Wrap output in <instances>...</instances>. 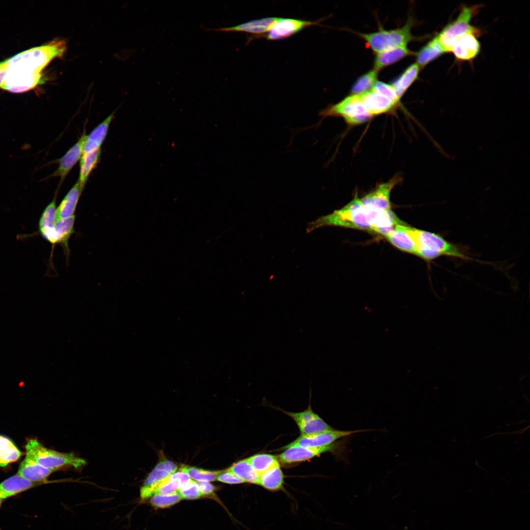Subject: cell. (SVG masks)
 <instances>
[{
  "label": "cell",
  "mask_w": 530,
  "mask_h": 530,
  "mask_svg": "<svg viewBox=\"0 0 530 530\" xmlns=\"http://www.w3.org/2000/svg\"><path fill=\"white\" fill-rule=\"evenodd\" d=\"M180 487L178 482L170 477L162 481L154 491V495H166L177 492Z\"/></svg>",
  "instance_id": "obj_37"
},
{
  "label": "cell",
  "mask_w": 530,
  "mask_h": 530,
  "mask_svg": "<svg viewBox=\"0 0 530 530\" xmlns=\"http://www.w3.org/2000/svg\"><path fill=\"white\" fill-rule=\"evenodd\" d=\"M445 53L435 36L416 53V63L423 68Z\"/></svg>",
  "instance_id": "obj_29"
},
{
  "label": "cell",
  "mask_w": 530,
  "mask_h": 530,
  "mask_svg": "<svg viewBox=\"0 0 530 530\" xmlns=\"http://www.w3.org/2000/svg\"><path fill=\"white\" fill-rule=\"evenodd\" d=\"M66 47L64 40L55 39L22 52L6 59L7 66L41 72L53 59L62 56Z\"/></svg>",
  "instance_id": "obj_2"
},
{
  "label": "cell",
  "mask_w": 530,
  "mask_h": 530,
  "mask_svg": "<svg viewBox=\"0 0 530 530\" xmlns=\"http://www.w3.org/2000/svg\"><path fill=\"white\" fill-rule=\"evenodd\" d=\"M414 53L402 46L377 53L374 61V69L376 72L393 64L405 57L413 54Z\"/></svg>",
  "instance_id": "obj_23"
},
{
  "label": "cell",
  "mask_w": 530,
  "mask_h": 530,
  "mask_svg": "<svg viewBox=\"0 0 530 530\" xmlns=\"http://www.w3.org/2000/svg\"><path fill=\"white\" fill-rule=\"evenodd\" d=\"M384 237L401 251L416 254V245L412 233V227L403 224L396 225Z\"/></svg>",
  "instance_id": "obj_19"
},
{
  "label": "cell",
  "mask_w": 530,
  "mask_h": 530,
  "mask_svg": "<svg viewBox=\"0 0 530 530\" xmlns=\"http://www.w3.org/2000/svg\"><path fill=\"white\" fill-rule=\"evenodd\" d=\"M357 95L371 116L389 112L399 104L373 90Z\"/></svg>",
  "instance_id": "obj_17"
},
{
  "label": "cell",
  "mask_w": 530,
  "mask_h": 530,
  "mask_svg": "<svg viewBox=\"0 0 530 530\" xmlns=\"http://www.w3.org/2000/svg\"><path fill=\"white\" fill-rule=\"evenodd\" d=\"M2 500H3V499H2L0 498V505L2 503Z\"/></svg>",
  "instance_id": "obj_44"
},
{
  "label": "cell",
  "mask_w": 530,
  "mask_h": 530,
  "mask_svg": "<svg viewBox=\"0 0 530 530\" xmlns=\"http://www.w3.org/2000/svg\"><path fill=\"white\" fill-rule=\"evenodd\" d=\"M320 21H311L288 18H279L265 36L269 40H282L291 37L306 27L318 25Z\"/></svg>",
  "instance_id": "obj_12"
},
{
  "label": "cell",
  "mask_w": 530,
  "mask_h": 530,
  "mask_svg": "<svg viewBox=\"0 0 530 530\" xmlns=\"http://www.w3.org/2000/svg\"><path fill=\"white\" fill-rule=\"evenodd\" d=\"M86 137V135L83 134L63 157L55 161L58 163V167L48 178L60 177L61 181H63L73 167L80 159Z\"/></svg>",
  "instance_id": "obj_16"
},
{
  "label": "cell",
  "mask_w": 530,
  "mask_h": 530,
  "mask_svg": "<svg viewBox=\"0 0 530 530\" xmlns=\"http://www.w3.org/2000/svg\"><path fill=\"white\" fill-rule=\"evenodd\" d=\"M22 453L14 443L6 437L0 435V467H4L17 461Z\"/></svg>",
  "instance_id": "obj_31"
},
{
  "label": "cell",
  "mask_w": 530,
  "mask_h": 530,
  "mask_svg": "<svg viewBox=\"0 0 530 530\" xmlns=\"http://www.w3.org/2000/svg\"><path fill=\"white\" fill-rule=\"evenodd\" d=\"M182 499L178 492L166 495H154L150 500V503L158 508H165L176 504Z\"/></svg>",
  "instance_id": "obj_36"
},
{
  "label": "cell",
  "mask_w": 530,
  "mask_h": 530,
  "mask_svg": "<svg viewBox=\"0 0 530 530\" xmlns=\"http://www.w3.org/2000/svg\"><path fill=\"white\" fill-rule=\"evenodd\" d=\"M339 446L336 444L311 448L288 444L282 449L285 450L278 456L279 462L284 464H291L304 462L327 452H335Z\"/></svg>",
  "instance_id": "obj_9"
},
{
  "label": "cell",
  "mask_w": 530,
  "mask_h": 530,
  "mask_svg": "<svg viewBox=\"0 0 530 530\" xmlns=\"http://www.w3.org/2000/svg\"><path fill=\"white\" fill-rule=\"evenodd\" d=\"M178 492L182 499H196L202 496L197 482L192 480L186 485L179 488Z\"/></svg>",
  "instance_id": "obj_39"
},
{
  "label": "cell",
  "mask_w": 530,
  "mask_h": 530,
  "mask_svg": "<svg viewBox=\"0 0 530 530\" xmlns=\"http://www.w3.org/2000/svg\"><path fill=\"white\" fill-rule=\"evenodd\" d=\"M379 211L366 208L360 199L355 196L342 208L309 222L306 232L310 233L324 226H334L373 232L375 219Z\"/></svg>",
  "instance_id": "obj_1"
},
{
  "label": "cell",
  "mask_w": 530,
  "mask_h": 530,
  "mask_svg": "<svg viewBox=\"0 0 530 530\" xmlns=\"http://www.w3.org/2000/svg\"><path fill=\"white\" fill-rule=\"evenodd\" d=\"M83 189L78 181L56 208V220L75 215L77 206Z\"/></svg>",
  "instance_id": "obj_21"
},
{
  "label": "cell",
  "mask_w": 530,
  "mask_h": 530,
  "mask_svg": "<svg viewBox=\"0 0 530 530\" xmlns=\"http://www.w3.org/2000/svg\"><path fill=\"white\" fill-rule=\"evenodd\" d=\"M56 196L45 208L39 221V231L53 228L56 221Z\"/></svg>",
  "instance_id": "obj_34"
},
{
  "label": "cell",
  "mask_w": 530,
  "mask_h": 530,
  "mask_svg": "<svg viewBox=\"0 0 530 530\" xmlns=\"http://www.w3.org/2000/svg\"><path fill=\"white\" fill-rule=\"evenodd\" d=\"M101 154V148L82 153L80 159V170L78 180L82 188H84L91 172L97 165Z\"/></svg>",
  "instance_id": "obj_28"
},
{
  "label": "cell",
  "mask_w": 530,
  "mask_h": 530,
  "mask_svg": "<svg viewBox=\"0 0 530 530\" xmlns=\"http://www.w3.org/2000/svg\"><path fill=\"white\" fill-rule=\"evenodd\" d=\"M412 233L416 245L415 255L426 261L441 256L471 260L459 247L439 234L412 227Z\"/></svg>",
  "instance_id": "obj_3"
},
{
  "label": "cell",
  "mask_w": 530,
  "mask_h": 530,
  "mask_svg": "<svg viewBox=\"0 0 530 530\" xmlns=\"http://www.w3.org/2000/svg\"><path fill=\"white\" fill-rule=\"evenodd\" d=\"M76 215L56 220L54 228L59 238V244L62 247L64 254L68 258L70 255L69 240L74 233V225Z\"/></svg>",
  "instance_id": "obj_27"
},
{
  "label": "cell",
  "mask_w": 530,
  "mask_h": 530,
  "mask_svg": "<svg viewBox=\"0 0 530 530\" xmlns=\"http://www.w3.org/2000/svg\"><path fill=\"white\" fill-rule=\"evenodd\" d=\"M377 72L374 70L361 76L351 87V95H357L371 90L377 81Z\"/></svg>",
  "instance_id": "obj_33"
},
{
  "label": "cell",
  "mask_w": 530,
  "mask_h": 530,
  "mask_svg": "<svg viewBox=\"0 0 530 530\" xmlns=\"http://www.w3.org/2000/svg\"><path fill=\"white\" fill-rule=\"evenodd\" d=\"M177 467L172 462L163 460L150 473L141 487L140 491L142 500L148 499L154 494L158 485L164 479L176 472Z\"/></svg>",
  "instance_id": "obj_15"
},
{
  "label": "cell",
  "mask_w": 530,
  "mask_h": 530,
  "mask_svg": "<svg viewBox=\"0 0 530 530\" xmlns=\"http://www.w3.org/2000/svg\"><path fill=\"white\" fill-rule=\"evenodd\" d=\"M400 180L399 176H395L386 183L382 184L373 191L360 199L367 208L375 211L391 209L390 196L391 190Z\"/></svg>",
  "instance_id": "obj_13"
},
{
  "label": "cell",
  "mask_w": 530,
  "mask_h": 530,
  "mask_svg": "<svg viewBox=\"0 0 530 530\" xmlns=\"http://www.w3.org/2000/svg\"><path fill=\"white\" fill-rule=\"evenodd\" d=\"M53 472L26 455L21 462L17 474L31 481L38 483L46 480Z\"/></svg>",
  "instance_id": "obj_20"
},
{
  "label": "cell",
  "mask_w": 530,
  "mask_h": 530,
  "mask_svg": "<svg viewBox=\"0 0 530 530\" xmlns=\"http://www.w3.org/2000/svg\"><path fill=\"white\" fill-rule=\"evenodd\" d=\"M189 477L198 481H213L221 471H210L195 467H183Z\"/></svg>",
  "instance_id": "obj_35"
},
{
  "label": "cell",
  "mask_w": 530,
  "mask_h": 530,
  "mask_svg": "<svg viewBox=\"0 0 530 530\" xmlns=\"http://www.w3.org/2000/svg\"><path fill=\"white\" fill-rule=\"evenodd\" d=\"M170 477L178 482L180 485L179 488L186 485L191 480L183 467H182L178 471L173 473L170 476Z\"/></svg>",
  "instance_id": "obj_41"
},
{
  "label": "cell",
  "mask_w": 530,
  "mask_h": 530,
  "mask_svg": "<svg viewBox=\"0 0 530 530\" xmlns=\"http://www.w3.org/2000/svg\"><path fill=\"white\" fill-rule=\"evenodd\" d=\"M284 475L280 464L260 475L259 485L265 489L275 492L282 490L284 488Z\"/></svg>",
  "instance_id": "obj_25"
},
{
  "label": "cell",
  "mask_w": 530,
  "mask_h": 530,
  "mask_svg": "<svg viewBox=\"0 0 530 530\" xmlns=\"http://www.w3.org/2000/svg\"><path fill=\"white\" fill-rule=\"evenodd\" d=\"M197 483L201 495H211L215 491V486L209 481H198Z\"/></svg>",
  "instance_id": "obj_42"
},
{
  "label": "cell",
  "mask_w": 530,
  "mask_h": 530,
  "mask_svg": "<svg viewBox=\"0 0 530 530\" xmlns=\"http://www.w3.org/2000/svg\"><path fill=\"white\" fill-rule=\"evenodd\" d=\"M278 19V17L264 18L249 21L232 26L219 27L212 29V30L225 32H242L253 35H263L268 32Z\"/></svg>",
  "instance_id": "obj_18"
},
{
  "label": "cell",
  "mask_w": 530,
  "mask_h": 530,
  "mask_svg": "<svg viewBox=\"0 0 530 530\" xmlns=\"http://www.w3.org/2000/svg\"><path fill=\"white\" fill-rule=\"evenodd\" d=\"M247 459L259 475L280 464L278 456L268 453L254 454Z\"/></svg>",
  "instance_id": "obj_32"
},
{
  "label": "cell",
  "mask_w": 530,
  "mask_h": 530,
  "mask_svg": "<svg viewBox=\"0 0 530 530\" xmlns=\"http://www.w3.org/2000/svg\"><path fill=\"white\" fill-rule=\"evenodd\" d=\"M7 64L6 60L0 62V70L4 68Z\"/></svg>",
  "instance_id": "obj_43"
},
{
  "label": "cell",
  "mask_w": 530,
  "mask_h": 530,
  "mask_svg": "<svg viewBox=\"0 0 530 530\" xmlns=\"http://www.w3.org/2000/svg\"><path fill=\"white\" fill-rule=\"evenodd\" d=\"M371 90H373L382 96L399 103L400 99L397 95L394 89L391 85L377 80Z\"/></svg>",
  "instance_id": "obj_38"
},
{
  "label": "cell",
  "mask_w": 530,
  "mask_h": 530,
  "mask_svg": "<svg viewBox=\"0 0 530 530\" xmlns=\"http://www.w3.org/2000/svg\"><path fill=\"white\" fill-rule=\"evenodd\" d=\"M413 24L414 21L410 17L401 27L390 30L380 28L377 31L359 33V35L377 53L398 47L406 46L414 39L411 31Z\"/></svg>",
  "instance_id": "obj_5"
},
{
  "label": "cell",
  "mask_w": 530,
  "mask_h": 530,
  "mask_svg": "<svg viewBox=\"0 0 530 530\" xmlns=\"http://www.w3.org/2000/svg\"><path fill=\"white\" fill-rule=\"evenodd\" d=\"M283 411L295 422L301 435H311L333 429L312 410L310 404L302 412Z\"/></svg>",
  "instance_id": "obj_10"
},
{
  "label": "cell",
  "mask_w": 530,
  "mask_h": 530,
  "mask_svg": "<svg viewBox=\"0 0 530 530\" xmlns=\"http://www.w3.org/2000/svg\"><path fill=\"white\" fill-rule=\"evenodd\" d=\"M371 430L372 429L339 430L333 428L311 435H301L300 436L289 444L311 448L320 447L330 445L333 444L337 440L355 433Z\"/></svg>",
  "instance_id": "obj_11"
},
{
  "label": "cell",
  "mask_w": 530,
  "mask_h": 530,
  "mask_svg": "<svg viewBox=\"0 0 530 530\" xmlns=\"http://www.w3.org/2000/svg\"><path fill=\"white\" fill-rule=\"evenodd\" d=\"M36 482L27 480L18 474L15 475L0 483V498L6 499L36 485Z\"/></svg>",
  "instance_id": "obj_22"
},
{
  "label": "cell",
  "mask_w": 530,
  "mask_h": 530,
  "mask_svg": "<svg viewBox=\"0 0 530 530\" xmlns=\"http://www.w3.org/2000/svg\"><path fill=\"white\" fill-rule=\"evenodd\" d=\"M217 479L220 482L231 484L244 483L242 480L228 469L223 472L221 471L217 476Z\"/></svg>",
  "instance_id": "obj_40"
},
{
  "label": "cell",
  "mask_w": 530,
  "mask_h": 530,
  "mask_svg": "<svg viewBox=\"0 0 530 530\" xmlns=\"http://www.w3.org/2000/svg\"><path fill=\"white\" fill-rule=\"evenodd\" d=\"M41 77V72L6 65L5 80L1 88L13 93L26 92L37 85Z\"/></svg>",
  "instance_id": "obj_8"
},
{
  "label": "cell",
  "mask_w": 530,
  "mask_h": 530,
  "mask_svg": "<svg viewBox=\"0 0 530 530\" xmlns=\"http://www.w3.org/2000/svg\"><path fill=\"white\" fill-rule=\"evenodd\" d=\"M26 455L36 463L54 471L62 467L70 466L79 468L86 461L73 453H63L44 447L35 439L28 440L25 445Z\"/></svg>",
  "instance_id": "obj_4"
},
{
  "label": "cell",
  "mask_w": 530,
  "mask_h": 530,
  "mask_svg": "<svg viewBox=\"0 0 530 530\" xmlns=\"http://www.w3.org/2000/svg\"><path fill=\"white\" fill-rule=\"evenodd\" d=\"M228 470L240 478L244 483L258 484L260 475L254 470L247 458L234 463Z\"/></svg>",
  "instance_id": "obj_30"
},
{
  "label": "cell",
  "mask_w": 530,
  "mask_h": 530,
  "mask_svg": "<svg viewBox=\"0 0 530 530\" xmlns=\"http://www.w3.org/2000/svg\"><path fill=\"white\" fill-rule=\"evenodd\" d=\"M480 5H463L455 19L448 24L436 36L445 53H450L456 38L468 32H479V28L471 25L472 19L477 14Z\"/></svg>",
  "instance_id": "obj_6"
},
{
  "label": "cell",
  "mask_w": 530,
  "mask_h": 530,
  "mask_svg": "<svg viewBox=\"0 0 530 530\" xmlns=\"http://www.w3.org/2000/svg\"><path fill=\"white\" fill-rule=\"evenodd\" d=\"M322 117L341 116L351 125H356L368 121L371 116L358 95H351L339 103L330 106L322 110Z\"/></svg>",
  "instance_id": "obj_7"
},
{
  "label": "cell",
  "mask_w": 530,
  "mask_h": 530,
  "mask_svg": "<svg viewBox=\"0 0 530 530\" xmlns=\"http://www.w3.org/2000/svg\"><path fill=\"white\" fill-rule=\"evenodd\" d=\"M113 118L114 114L112 113L99 124L89 135H86L83 145V153L101 148Z\"/></svg>",
  "instance_id": "obj_24"
},
{
  "label": "cell",
  "mask_w": 530,
  "mask_h": 530,
  "mask_svg": "<svg viewBox=\"0 0 530 530\" xmlns=\"http://www.w3.org/2000/svg\"><path fill=\"white\" fill-rule=\"evenodd\" d=\"M420 67L415 63L408 66L391 84L398 97L400 99L408 88L417 80Z\"/></svg>",
  "instance_id": "obj_26"
},
{
  "label": "cell",
  "mask_w": 530,
  "mask_h": 530,
  "mask_svg": "<svg viewBox=\"0 0 530 530\" xmlns=\"http://www.w3.org/2000/svg\"><path fill=\"white\" fill-rule=\"evenodd\" d=\"M480 33L468 32L459 36L452 43L450 53L459 61H472L480 51V44L478 40Z\"/></svg>",
  "instance_id": "obj_14"
}]
</instances>
